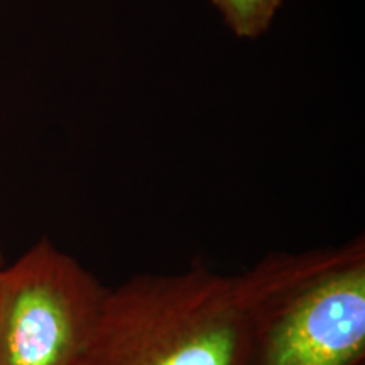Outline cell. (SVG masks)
Wrapping results in <instances>:
<instances>
[{"mask_svg":"<svg viewBox=\"0 0 365 365\" xmlns=\"http://www.w3.org/2000/svg\"><path fill=\"white\" fill-rule=\"evenodd\" d=\"M247 365H365V240L274 252L240 274Z\"/></svg>","mask_w":365,"mask_h":365,"instance_id":"cell-1","label":"cell"},{"mask_svg":"<svg viewBox=\"0 0 365 365\" xmlns=\"http://www.w3.org/2000/svg\"><path fill=\"white\" fill-rule=\"evenodd\" d=\"M244 282L200 262L135 274L108 293L85 365H247Z\"/></svg>","mask_w":365,"mask_h":365,"instance_id":"cell-2","label":"cell"},{"mask_svg":"<svg viewBox=\"0 0 365 365\" xmlns=\"http://www.w3.org/2000/svg\"><path fill=\"white\" fill-rule=\"evenodd\" d=\"M110 289L49 239L0 269V365H85Z\"/></svg>","mask_w":365,"mask_h":365,"instance_id":"cell-3","label":"cell"},{"mask_svg":"<svg viewBox=\"0 0 365 365\" xmlns=\"http://www.w3.org/2000/svg\"><path fill=\"white\" fill-rule=\"evenodd\" d=\"M225 24L239 38L255 39L266 33L282 0H212Z\"/></svg>","mask_w":365,"mask_h":365,"instance_id":"cell-4","label":"cell"},{"mask_svg":"<svg viewBox=\"0 0 365 365\" xmlns=\"http://www.w3.org/2000/svg\"><path fill=\"white\" fill-rule=\"evenodd\" d=\"M4 264H6V259H4V255H2V252H0V269H2V266Z\"/></svg>","mask_w":365,"mask_h":365,"instance_id":"cell-5","label":"cell"}]
</instances>
